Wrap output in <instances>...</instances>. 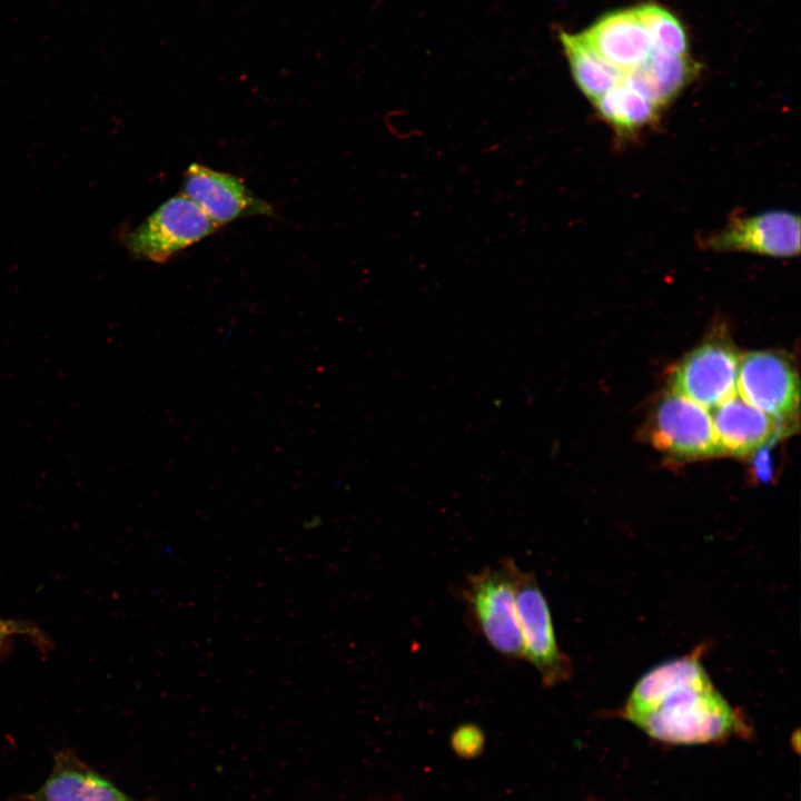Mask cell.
Masks as SVG:
<instances>
[{"instance_id": "1", "label": "cell", "mask_w": 801, "mask_h": 801, "mask_svg": "<svg viewBox=\"0 0 801 801\" xmlns=\"http://www.w3.org/2000/svg\"><path fill=\"white\" fill-rule=\"evenodd\" d=\"M702 644L665 661L634 684L622 715L650 738L669 744H706L745 729L702 664Z\"/></svg>"}, {"instance_id": "2", "label": "cell", "mask_w": 801, "mask_h": 801, "mask_svg": "<svg viewBox=\"0 0 801 801\" xmlns=\"http://www.w3.org/2000/svg\"><path fill=\"white\" fill-rule=\"evenodd\" d=\"M520 567L505 557L466 576L458 589L468 622L487 644L507 660H523V640L516 612Z\"/></svg>"}, {"instance_id": "3", "label": "cell", "mask_w": 801, "mask_h": 801, "mask_svg": "<svg viewBox=\"0 0 801 801\" xmlns=\"http://www.w3.org/2000/svg\"><path fill=\"white\" fill-rule=\"evenodd\" d=\"M210 218L184 194L161 204L139 226L121 237L135 257L165 263L217 230Z\"/></svg>"}, {"instance_id": "4", "label": "cell", "mask_w": 801, "mask_h": 801, "mask_svg": "<svg viewBox=\"0 0 801 801\" xmlns=\"http://www.w3.org/2000/svg\"><path fill=\"white\" fill-rule=\"evenodd\" d=\"M516 612L523 660L536 669L543 686L567 682L574 670L572 660L557 643L548 603L535 575L521 568L516 580Z\"/></svg>"}, {"instance_id": "5", "label": "cell", "mask_w": 801, "mask_h": 801, "mask_svg": "<svg viewBox=\"0 0 801 801\" xmlns=\"http://www.w3.org/2000/svg\"><path fill=\"white\" fill-rule=\"evenodd\" d=\"M736 392L751 406L788 422L799 412L800 382L791 362L777 352L740 357Z\"/></svg>"}, {"instance_id": "6", "label": "cell", "mask_w": 801, "mask_h": 801, "mask_svg": "<svg viewBox=\"0 0 801 801\" xmlns=\"http://www.w3.org/2000/svg\"><path fill=\"white\" fill-rule=\"evenodd\" d=\"M740 356L728 342L710 339L675 367L672 390L713 409L736 395Z\"/></svg>"}, {"instance_id": "7", "label": "cell", "mask_w": 801, "mask_h": 801, "mask_svg": "<svg viewBox=\"0 0 801 801\" xmlns=\"http://www.w3.org/2000/svg\"><path fill=\"white\" fill-rule=\"evenodd\" d=\"M650 435L659 449L679 458L720 454L709 409L673 390L659 402Z\"/></svg>"}, {"instance_id": "8", "label": "cell", "mask_w": 801, "mask_h": 801, "mask_svg": "<svg viewBox=\"0 0 801 801\" xmlns=\"http://www.w3.org/2000/svg\"><path fill=\"white\" fill-rule=\"evenodd\" d=\"M702 243L704 248L714 251L791 258L800 253V218L787 210L736 217Z\"/></svg>"}, {"instance_id": "9", "label": "cell", "mask_w": 801, "mask_h": 801, "mask_svg": "<svg viewBox=\"0 0 801 801\" xmlns=\"http://www.w3.org/2000/svg\"><path fill=\"white\" fill-rule=\"evenodd\" d=\"M182 194L218 227L249 216H275L271 205L255 195L238 177L200 164L187 168Z\"/></svg>"}, {"instance_id": "10", "label": "cell", "mask_w": 801, "mask_h": 801, "mask_svg": "<svg viewBox=\"0 0 801 801\" xmlns=\"http://www.w3.org/2000/svg\"><path fill=\"white\" fill-rule=\"evenodd\" d=\"M711 417L720 454L736 457L754 454L790 427L738 395L713 408Z\"/></svg>"}, {"instance_id": "11", "label": "cell", "mask_w": 801, "mask_h": 801, "mask_svg": "<svg viewBox=\"0 0 801 801\" xmlns=\"http://www.w3.org/2000/svg\"><path fill=\"white\" fill-rule=\"evenodd\" d=\"M581 34L606 63L624 76L642 65L652 49L635 9L609 12Z\"/></svg>"}, {"instance_id": "12", "label": "cell", "mask_w": 801, "mask_h": 801, "mask_svg": "<svg viewBox=\"0 0 801 801\" xmlns=\"http://www.w3.org/2000/svg\"><path fill=\"white\" fill-rule=\"evenodd\" d=\"M30 800L128 801L111 782L67 751L56 755L51 774Z\"/></svg>"}, {"instance_id": "13", "label": "cell", "mask_w": 801, "mask_h": 801, "mask_svg": "<svg viewBox=\"0 0 801 801\" xmlns=\"http://www.w3.org/2000/svg\"><path fill=\"white\" fill-rule=\"evenodd\" d=\"M695 71L688 56L652 48L644 62L624 76V81L662 108L685 88Z\"/></svg>"}, {"instance_id": "14", "label": "cell", "mask_w": 801, "mask_h": 801, "mask_svg": "<svg viewBox=\"0 0 801 801\" xmlns=\"http://www.w3.org/2000/svg\"><path fill=\"white\" fill-rule=\"evenodd\" d=\"M560 39L574 81L592 102L624 79V75L606 63L581 33L562 31Z\"/></svg>"}, {"instance_id": "15", "label": "cell", "mask_w": 801, "mask_h": 801, "mask_svg": "<svg viewBox=\"0 0 801 801\" xmlns=\"http://www.w3.org/2000/svg\"><path fill=\"white\" fill-rule=\"evenodd\" d=\"M597 115L616 134L630 136L650 125L660 108L624 79L593 101Z\"/></svg>"}, {"instance_id": "16", "label": "cell", "mask_w": 801, "mask_h": 801, "mask_svg": "<svg viewBox=\"0 0 801 801\" xmlns=\"http://www.w3.org/2000/svg\"><path fill=\"white\" fill-rule=\"evenodd\" d=\"M653 49L688 56L689 41L681 21L668 9L644 3L634 8Z\"/></svg>"}, {"instance_id": "17", "label": "cell", "mask_w": 801, "mask_h": 801, "mask_svg": "<svg viewBox=\"0 0 801 801\" xmlns=\"http://www.w3.org/2000/svg\"><path fill=\"white\" fill-rule=\"evenodd\" d=\"M483 739V733L477 726L465 724L455 730L452 742L457 752L463 755H471L479 751Z\"/></svg>"}, {"instance_id": "18", "label": "cell", "mask_w": 801, "mask_h": 801, "mask_svg": "<svg viewBox=\"0 0 801 801\" xmlns=\"http://www.w3.org/2000/svg\"><path fill=\"white\" fill-rule=\"evenodd\" d=\"M0 630L9 631L14 635H23L36 641L37 644H46L47 639L37 626L17 620L0 619Z\"/></svg>"}, {"instance_id": "19", "label": "cell", "mask_w": 801, "mask_h": 801, "mask_svg": "<svg viewBox=\"0 0 801 801\" xmlns=\"http://www.w3.org/2000/svg\"><path fill=\"white\" fill-rule=\"evenodd\" d=\"M14 634H12L9 631L0 630V651L2 650V647L4 646V644L7 643L9 637H11Z\"/></svg>"}]
</instances>
